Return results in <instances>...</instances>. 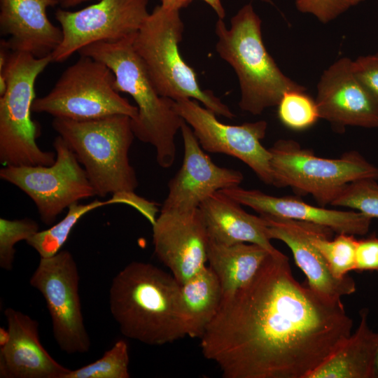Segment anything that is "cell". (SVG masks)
Instances as JSON below:
<instances>
[{
	"label": "cell",
	"instance_id": "1",
	"mask_svg": "<svg viewBox=\"0 0 378 378\" xmlns=\"http://www.w3.org/2000/svg\"><path fill=\"white\" fill-rule=\"evenodd\" d=\"M352 327L341 299L299 283L278 251L248 283L223 296L200 347L224 378H309Z\"/></svg>",
	"mask_w": 378,
	"mask_h": 378
},
{
	"label": "cell",
	"instance_id": "2",
	"mask_svg": "<svg viewBox=\"0 0 378 378\" xmlns=\"http://www.w3.org/2000/svg\"><path fill=\"white\" fill-rule=\"evenodd\" d=\"M109 309L127 338L160 346L187 336L181 284L151 263L131 262L114 276Z\"/></svg>",
	"mask_w": 378,
	"mask_h": 378
},
{
	"label": "cell",
	"instance_id": "3",
	"mask_svg": "<svg viewBox=\"0 0 378 378\" xmlns=\"http://www.w3.org/2000/svg\"><path fill=\"white\" fill-rule=\"evenodd\" d=\"M133 39L94 43L78 52L103 62L113 71L115 90L129 94L138 108L136 117L131 119L135 137L153 146L158 164L167 169L175 161V136L183 120L175 110V101L161 96L156 90L134 50Z\"/></svg>",
	"mask_w": 378,
	"mask_h": 378
},
{
	"label": "cell",
	"instance_id": "4",
	"mask_svg": "<svg viewBox=\"0 0 378 378\" xmlns=\"http://www.w3.org/2000/svg\"><path fill=\"white\" fill-rule=\"evenodd\" d=\"M261 24L251 4H247L231 18L230 28L220 18L215 26L216 50L238 78L239 106L253 115L277 106L286 92L307 90L286 76L270 55L263 43Z\"/></svg>",
	"mask_w": 378,
	"mask_h": 378
},
{
	"label": "cell",
	"instance_id": "5",
	"mask_svg": "<svg viewBox=\"0 0 378 378\" xmlns=\"http://www.w3.org/2000/svg\"><path fill=\"white\" fill-rule=\"evenodd\" d=\"M52 128L83 166L97 195L134 191L139 182L129 160L135 137L131 118L114 115L74 120L54 118Z\"/></svg>",
	"mask_w": 378,
	"mask_h": 378
},
{
	"label": "cell",
	"instance_id": "6",
	"mask_svg": "<svg viewBox=\"0 0 378 378\" xmlns=\"http://www.w3.org/2000/svg\"><path fill=\"white\" fill-rule=\"evenodd\" d=\"M184 24L179 10L157 6L149 13L132 41L158 92L174 101L192 99L216 115L232 119L235 115L210 90H202L195 70L179 52Z\"/></svg>",
	"mask_w": 378,
	"mask_h": 378
},
{
	"label": "cell",
	"instance_id": "7",
	"mask_svg": "<svg viewBox=\"0 0 378 378\" xmlns=\"http://www.w3.org/2000/svg\"><path fill=\"white\" fill-rule=\"evenodd\" d=\"M51 62V55L37 58L11 51L0 73L7 81V90L0 97V162L4 166H48L55 161L56 153L38 147L40 127L31 119L36 78Z\"/></svg>",
	"mask_w": 378,
	"mask_h": 378
},
{
	"label": "cell",
	"instance_id": "8",
	"mask_svg": "<svg viewBox=\"0 0 378 378\" xmlns=\"http://www.w3.org/2000/svg\"><path fill=\"white\" fill-rule=\"evenodd\" d=\"M274 184L311 195L321 205L330 204L349 183L378 180V167L356 151L335 159L316 156L292 139H279L268 148Z\"/></svg>",
	"mask_w": 378,
	"mask_h": 378
},
{
	"label": "cell",
	"instance_id": "9",
	"mask_svg": "<svg viewBox=\"0 0 378 378\" xmlns=\"http://www.w3.org/2000/svg\"><path fill=\"white\" fill-rule=\"evenodd\" d=\"M115 76L103 62L80 55L46 95L36 98L32 111L54 118L88 120L114 115L136 117L138 108L115 88Z\"/></svg>",
	"mask_w": 378,
	"mask_h": 378
},
{
	"label": "cell",
	"instance_id": "10",
	"mask_svg": "<svg viewBox=\"0 0 378 378\" xmlns=\"http://www.w3.org/2000/svg\"><path fill=\"white\" fill-rule=\"evenodd\" d=\"M55 162L48 166H4L0 178L26 193L34 202L41 221L50 225L65 209L97 195L86 172L59 135L53 141Z\"/></svg>",
	"mask_w": 378,
	"mask_h": 378
},
{
	"label": "cell",
	"instance_id": "11",
	"mask_svg": "<svg viewBox=\"0 0 378 378\" xmlns=\"http://www.w3.org/2000/svg\"><path fill=\"white\" fill-rule=\"evenodd\" d=\"M79 280L76 262L67 250L41 258L29 279L46 300L57 344L69 355L86 354L91 346L83 321Z\"/></svg>",
	"mask_w": 378,
	"mask_h": 378
},
{
	"label": "cell",
	"instance_id": "12",
	"mask_svg": "<svg viewBox=\"0 0 378 378\" xmlns=\"http://www.w3.org/2000/svg\"><path fill=\"white\" fill-rule=\"evenodd\" d=\"M148 0H98L76 11L62 8L55 18L62 40L52 53V62H62L94 43H115L134 38L149 13Z\"/></svg>",
	"mask_w": 378,
	"mask_h": 378
},
{
	"label": "cell",
	"instance_id": "13",
	"mask_svg": "<svg viewBox=\"0 0 378 378\" xmlns=\"http://www.w3.org/2000/svg\"><path fill=\"white\" fill-rule=\"evenodd\" d=\"M174 107L204 151L234 157L250 167L265 184L273 186L271 154L261 143L266 134V121L226 125L216 118L214 112L192 99L175 101Z\"/></svg>",
	"mask_w": 378,
	"mask_h": 378
},
{
	"label": "cell",
	"instance_id": "14",
	"mask_svg": "<svg viewBox=\"0 0 378 378\" xmlns=\"http://www.w3.org/2000/svg\"><path fill=\"white\" fill-rule=\"evenodd\" d=\"M152 226L155 254L181 285L206 266L209 237L199 209L160 211Z\"/></svg>",
	"mask_w": 378,
	"mask_h": 378
},
{
	"label": "cell",
	"instance_id": "15",
	"mask_svg": "<svg viewBox=\"0 0 378 378\" xmlns=\"http://www.w3.org/2000/svg\"><path fill=\"white\" fill-rule=\"evenodd\" d=\"M180 131L184 147L183 162L168 183V194L160 211L198 209L214 193L239 186L244 180L241 172L216 164L184 120Z\"/></svg>",
	"mask_w": 378,
	"mask_h": 378
},
{
	"label": "cell",
	"instance_id": "16",
	"mask_svg": "<svg viewBox=\"0 0 378 378\" xmlns=\"http://www.w3.org/2000/svg\"><path fill=\"white\" fill-rule=\"evenodd\" d=\"M316 88L320 118L339 128L378 127V102L356 76L350 58L341 57L324 70Z\"/></svg>",
	"mask_w": 378,
	"mask_h": 378
},
{
	"label": "cell",
	"instance_id": "17",
	"mask_svg": "<svg viewBox=\"0 0 378 378\" xmlns=\"http://www.w3.org/2000/svg\"><path fill=\"white\" fill-rule=\"evenodd\" d=\"M261 216L266 222L269 238L280 240L288 246L295 264L307 277V284L312 290L334 299H341L356 291V284L351 276L337 278L331 273L313 241L314 235L324 226L288 218Z\"/></svg>",
	"mask_w": 378,
	"mask_h": 378
},
{
	"label": "cell",
	"instance_id": "18",
	"mask_svg": "<svg viewBox=\"0 0 378 378\" xmlns=\"http://www.w3.org/2000/svg\"><path fill=\"white\" fill-rule=\"evenodd\" d=\"M261 216L284 218L326 227L337 234H366L372 218L353 210L329 209L309 204L292 197H276L239 186L219 190Z\"/></svg>",
	"mask_w": 378,
	"mask_h": 378
},
{
	"label": "cell",
	"instance_id": "19",
	"mask_svg": "<svg viewBox=\"0 0 378 378\" xmlns=\"http://www.w3.org/2000/svg\"><path fill=\"white\" fill-rule=\"evenodd\" d=\"M10 332L0 347L1 378H65L70 369L57 362L40 342L38 323L11 307L4 311Z\"/></svg>",
	"mask_w": 378,
	"mask_h": 378
},
{
	"label": "cell",
	"instance_id": "20",
	"mask_svg": "<svg viewBox=\"0 0 378 378\" xmlns=\"http://www.w3.org/2000/svg\"><path fill=\"white\" fill-rule=\"evenodd\" d=\"M56 5L55 0H0V32L9 36V49L37 58L51 55L62 40L61 28L47 15Z\"/></svg>",
	"mask_w": 378,
	"mask_h": 378
},
{
	"label": "cell",
	"instance_id": "21",
	"mask_svg": "<svg viewBox=\"0 0 378 378\" xmlns=\"http://www.w3.org/2000/svg\"><path fill=\"white\" fill-rule=\"evenodd\" d=\"M241 204L220 191L211 195L198 209L209 239L221 244L250 243L276 253L262 216L247 213Z\"/></svg>",
	"mask_w": 378,
	"mask_h": 378
},
{
	"label": "cell",
	"instance_id": "22",
	"mask_svg": "<svg viewBox=\"0 0 378 378\" xmlns=\"http://www.w3.org/2000/svg\"><path fill=\"white\" fill-rule=\"evenodd\" d=\"M368 310L360 312L356 331L320 365L309 378H377L378 332L368 323Z\"/></svg>",
	"mask_w": 378,
	"mask_h": 378
},
{
	"label": "cell",
	"instance_id": "23",
	"mask_svg": "<svg viewBox=\"0 0 378 378\" xmlns=\"http://www.w3.org/2000/svg\"><path fill=\"white\" fill-rule=\"evenodd\" d=\"M269 253L267 250L254 244L225 245L209 239L207 262L218 278L224 295L248 283Z\"/></svg>",
	"mask_w": 378,
	"mask_h": 378
},
{
	"label": "cell",
	"instance_id": "24",
	"mask_svg": "<svg viewBox=\"0 0 378 378\" xmlns=\"http://www.w3.org/2000/svg\"><path fill=\"white\" fill-rule=\"evenodd\" d=\"M187 336L201 338L216 316L223 296L218 278L206 265L181 285Z\"/></svg>",
	"mask_w": 378,
	"mask_h": 378
},
{
	"label": "cell",
	"instance_id": "25",
	"mask_svg": "<svg viewBox=\"0 0 378 378\" xmlns=\"http://www.w3.org/2000/svg\"><path fill=\"white\" fill-rule=\"evenodd\" d=\"M111 204H115L111 198L107 201L95 200L88 204L74 203L68 207L66 216L60 221L50 228L39 230L26 241L38 252L41 258L52 256L60 251L72 229L84 215Z\"/></svg>",
	"mask_w": 378,
	"mask_h": 378
},
{
	"label": "cell",
	"instance_id": "26",
	"mask_svg": "<svg viewBox=\"0 0 378 378\" xmlns=\"http://www.w3.org/2000/svg\"><path fill=\"white\" fill-rule=\"evenodd\" d=\"M332 232V230L322 227L314 235L313 241L331 273L337 278H342L350 271L355 270L358 239L348 234H337L331 239Z\"/></svg>",
	"mask_w": 378,
	"mask_h": 378
},
{
	"label": "cell",
	"instance_id": "27",
	"mask_svg": "<svg viewBox=\"0 0 378 378\" xmlns=\"http://www.w3.org/2000/svg\"><path fill=\"white\" fill-rule=\"evenodd\" d=\"M277 107L280 122L293 130H307L320 118L316 100L308 94L306 90L286 92Z\"/></svg>",
	"mask_w": 378,
	"mask_h": 378
},
{
	"label": "cell",
	"instance_id": "28",
	"mask_svg": "<svg viewBox=\"0 0 378 378\" xmlns=\"http://www.w3.org/2000/svg\"><path fill=\"white\" fill-rule=\"evenodd\" d=\"M129 346L124 340H118L98 360L76 370L65 378H129Z\"/></svg>",
	"mask_w": 378,
	"mask_h": 378
},
{
	"label": "cell",
	"instance_id": "29",
	"mask_svg": "<svg viewBox=\"0 0 378 378\" xmlns=\"http://www.w3.org/2000/svg\"><path fill=\"white\" fill-rule=\"evenodd\" d=\"M375 179H362L347 184L331 205L359 211L372 219L378 218V183Z\"/></svg>",
	"mask_w": 378,
	"mask_h": 378
},
{
	"label": "cell",
	"instance_id": "30",
	"mask_svg": "<svg viewBox=\"0 0 378 378\" xmlns=\"http://www.w3.org/2000/svg\"><path fill=\"white\" fill-rule=\"evenodd\" d=\"M38 224L29 218L8 220L0 218V267L10 271L15 259V245L27 241L38 232Z\"/></svg>",
	"mask_w": 378,
	"mask_h": 378
},
{
	"label": "cell",
	"instance_id": "31",
	"mask_svg": "<svg viewBox=\"0 0 378 378\" xmlns=\"http://www.w3.org/2000/svg\"><path fill=\"white\" fill-rule=\"evenodd\" d=\"M365 0H295L297 10L314 16L323 24L338 16Z\"/></svg>",
	"mask_w": 378,
	"mask_h": 378
},
{
	"label": "cell",
	"instance_id": "32",
	"mask_svg": "<svg viewBox=\"0 0 378 378\" xmlns=\"http://www.w3.org/2000/svg\"><path fill=\"white\" fill-rule=\"evenodd\" d=\"M354 73L378 102V52L352 60Z\"/></svg>",
	"mask_w": 378,
	"mask_h": 378
},
{
	"label": "cell",
	"instance_id": "33",
	"mask_svg": "<svg viewBox=\"0 0 378 378\" xmlns=\"http://www.w3.org/2000/svg\"><path fill=\"white\" fill-rule=\"evenodd\" d=\"M355 271L378 272V236L358 239Z\"/></svg>",
	"mask_w": 378,
	"mask_h": 378
},
{
	"label": "cell",
	"instance_id": "34",
	"mask_svg": "<svg viewBox=\"0 0 378 378\" xmlns=\"http://www.w3.org/2000/svg\"><path fill=\"white\" fill-rule=\"evenodd\" d=\"M113 200L115 204L123 203L134 206L153 225L156 218L158 208L155 204L143 199L132 192H120L112 195Z\"/></svg>",
	"mask_w": 378,
	"mask_h": 378
},
{
	"label": "cell",
	"instance_id": "35",
	"mask_svg": "<svg viewBox=\"0 0 378 378\" xmlns=\"http://www.w3.org/2000/svg\"><path fill=\"white\" fill-rule=\"evenodd\" d=\"M192 0H161V6L167 8L178 10L187 7Z\"/></svg>",
	"mask_w": 378,
	"mask_h": 378
},
{
	"label": "cell",
	"instance_id": "36",
	"mask_svg": "<svg viewBox=\"0 0 378 378\" xmlns=\"http://www.w3.org/2000/svg\"><path fill=\"white\" fill-rule=\"evenodd\" d=\"M209 5L217 14L218 18L223 19L225 16V11L220 0H202Z\"/></svg>",
	"mask_w": 378,
	"mask_h": 378
},
{
	"label": "cell",
	"instance_id": "37",
	"mask_svg": "<svg viewBox=\"0 0 378 378\" xmlns=\"http://www.w3.org/2000/svg\"><path fill=\"white\" fill-rule=\"evenodd\" d=\"M57 3V5L60 8L64 9H68L69 8H73L83 3L90 1H98V0H55Z\"/></svg>",
	"mask_w": 378,
	"mask_h": 378
},
{
	"label": "cell",
	"instance_id": "38",
	"mask_svg": "<svg viewBox=\"0 0 378 378\" xmlns=\"http://www.w3.org/2000/svg\"><path fill=\"white\" fill-rule=\"evenodd\" d=\"M10 332L8 329L4 327L0 328V347L4 346L9 341Z\"/></svg>",
	"mask_w": 378,
	"mask_h": 378
},
{
	"label": "cell",
	"instance_id": "39",
	"mask_svg": "<svg viewBox=\"0 0 378 378\" xmlns=\"http://www.w3.org/2000/svg\"><path fill=\"white\" fill-rule=\"evenodd\" d=\"M7 90V81L3 74H0V97L4 95Z\"/></svg>",
	"mask_w": 378,
	"mask_h": 378
},
{
	"label": "cell",
	"instance_id": "40",
	"mask_svg": "<svg viewBox=\"0 0 378 378\" xmlns=\"http://www.w3.org/2000/svg\"><path fill=\"white\" fill-rule=\"evenodd\" d=\"M376 365H377V369L378 372V348H377V356H376Z\"/></svg>",
	"mask_w": 378,
	"mask_h": 378
},
{
	"label": "cell",
	"instance_id": "41",
	"mask_svg": "<svg viewBox=\"0 0 378 378\" xmlns=\"http://www.w3.org/2000/svg\"><path fill=\"white\" fill-rule=\"evenodd\" d=\"M258 1H262V2H265V3H267V4H273V3H272V0H258Z\"/></svg>",
	"mask_w": 378,
	"mask_h": 378
}]
</instances>
